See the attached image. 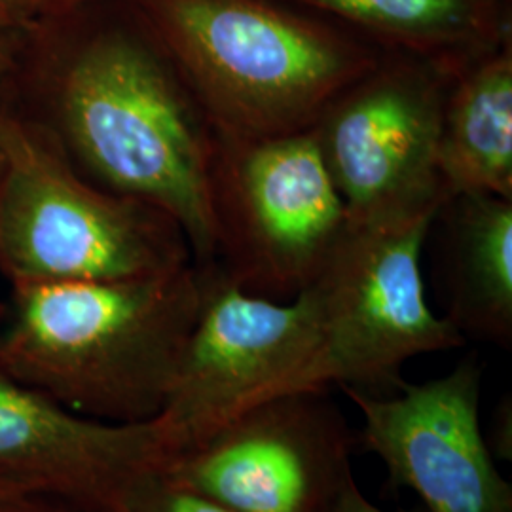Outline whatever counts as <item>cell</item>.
Wrapping results in <instances>:
<instances>
[{
	"mask_svg": "<svg viewBox=\"0 0 512 512\" xmlns=\"http://www.w3.org/2000/svg\"><path fill=\"white\" fill-rule=\"evenodd\" d=\"M202 300L196 266L128 281L21 287L0 374L109 423L162 414Z\"/></svg>",
	"mask_w": 512,
	"mask_h": 512,
	"instance_id": "obj_1",
	"label": "cell"
},
{
	"mask_svg": "<svg viewBox=\"0 0 512 512\" xmlns=\"http://www.w3.org/2000/svg\"><path fill=\"white\" fill-rule=\"evenodd\" d=\"M63 114L93 171L175 220L196 266L213 264L219 137L175 65L133 38H97L65 76Z\"/></svg>",
	"mask_w": 512,
	"mask_h": 512,
	"instance_id": "obj_2",
	"label": "cell"
},
{
	"mask_svg": "<svg viewBox=\"0 0 512 512\" xmlns=\"http://www.w3.org/2000/svg\"><path fill=\"white\" fill-rule=\"evenodd\" d=\"M175 67L217 137L308 131L382 59L264 0H164Z\"/></svg>",
	"mask_w": 512,
	"mask_h": 512,
	"instance_id": "obj_3",
	"label": "cell"
},
{
	"mask_svg": "<svg viewBox=\"0 0 512 512\" xmlns=\"http://www.w3.org/2000/svg\"><path fill=\"white\" fill-rule=\"evenodd\" d=\"M440 211L372 222H348L310 289L317 304L319 348L311 387L393 395L403 366L425 353L467 342L444 315L429 308L421 249Z\"/></svg>",
	"mask_w": 512,
	"mask_h": 512,
	"instance_id": "obj_4",
	"label": "cell"
},
{
	"mask_svg": "<svg viewBox=\"0 0 512 512\" xmlns=\"http://www.w3.org/2000/svg\"><path fill=\"white\" fill-rule=\"evenodd\" d=\"M0 164V255L21 287L143 279L188 264L175 220L92 190L16 129H0Z\"/></svg>",
	"mask_w": 512,
	"mask_h": 512,
	"instance_id": "obj_5",
	"label": "cell"
},
{
	"mask_svg": "<svg viewBox=\"0 0 512 512\" xmlns=\"http://www.w3.org/2000/svg\"><path fill=\"white\" fill-rule=\"evenodd\" d=\"M213 219V266L241 291L281 302L310 287L348 230L313 129L219 137Z\"/></svg>",
	"mask_w": 512,
	"mask_h": 512,
	"instance_id": "obj_6",
	"label": "cell"
},
{
	"mask_svg": "<svg viewBox=\"0 0 512 512\" xmlns=\"http://www.w3.org/2000/svg\"><path fill=\"white\" fill-rule=\"evenodd\" d=\"M196 268L202 279L200 310L158 416L173 456L255 404L313 389L311 368L319 348L310 287L281 302L241 291L213 264Z\"/></svg>",
	"mask_w": 512,
	"mask_h": 512,
	"instance_id": "obj_7",
	"label": "cell"
},
{
	"mask_svg": "<svg viewBox=\"0 0 512 512\" xmlns=\"http://www.w3.org/2000/svg\"><path fill=\"white\" fill-rule=\"evenodd\" d=\"M456 74L420 57L380 59L313 126L348 222L442 211L440 120Z\"/></svg>",
	"mask_w": 512,
	"mask_h": 512,
	"instance_id": "obj_8",
	"label": "cell"
},
{
	"mask_svg": "<svg viewBox=\"0 0 512 512\" xmlns=\"http://www.w3.org/2000/svg\"><path fill=\"white\" fill-rule=\"evenodd\" d=\"M357 448L329 389H300L245 410L164 473L234 512H336Z\"/></svg>",
	"mask_w": 512,
	"mask_h": 512,
	"instance_id": "obj_9",
	"label": "cell"
},
{
	"mask_svg": "<svg viewBox=\"0 0 512 512\" xmlns=\"http://www.w3.org/2000/svg\"><path fill=\"white\" fill-rule=\"evenodd\" d=\"M480 391L476 353L393 395L344 389L363 418L359 448L382 459L389 484L412 490L425 512H512V486L482 431Z\"/></svg>",
	"mask_w": 512,
	"mask_h": 512,
	"instance_id": "obj_10",
	"label": "cell"
},
{
	"mask_svg": "<svg viewBox=\"0 0 512 512\" xmlns=\"http://www.w3.org/2000/svg\"><path fill=\"white\" fill-rule=\"evenodd\" d=\"M171 456L160 418L93 420L0 374V482L80 511L116 512L131 486Z\"/></svg>",
	"mask_w": 512,
	"mask_h": 512,
	"instance_id": "obj_11",
	"label": "cell"
},
{
	"mask_svg": "<svg viewBox=\"0 0 512 512\" xmlns=\"http://www.w3.org/2000/svg\"><path fill=\"white\" fill-rule=\"evenodd\" d=\"M440 184L448 202L490 194L512 200V55H480L459 71L440 120Z\"/></svg>",
	"mask_w": 512,
	"mask_h": 512,
	"instance_id": "obj_12",
	"label": "cell"
},
{
	"mask_svg": "<svg viewBox=\"0 0 512 512\" xmlns=\"http://www.w3.org/2000/svg\"><path fill=\"white\" fill-rule=\"evenodd\" d=\"M446 260L444 315L461 336L512 346V200L458 196Z\"/></svg>",
	"mask_w": 512,
	"mask_h": 512,
	"instance_id": "obj_13",
	"label": "cell"
},
{
	"mask_svg": "<svg viewBox=\"0 0 512 512\" xmlns=\"http://www.w3.org/2000/svg\"><path fill=\"white\" fill-rule=\"evenodd\" d=\"M370 31L393 37L414 57L458 74L480 55L465 44L478 38L473 0H304Z\"/></svg>",
	"mask_w": 512,
	"mask_h": 512,
	"instance_id": "obj_14",
	"label": "cell"
},
{
	"mask_svg": "<svg viewBox=\"0 0 512 512\" xmlns=\"http://www.w3.org/2000/svg\"><path fill=\"white\" fill-rule=\"evenodd\" d=\"M116 512H234L217 501L177 484L164 467L141 476Z\"/></svg>",
	"mask_w": 512,
	"mask_h": 512,
	"instance_id": "obj_15",
	"label": "cell"
},
{
	"mask_svg": "<svg viewBox=\"0 0 512 512\" xmlns=\"http://www.w3.org/2000/svg\"><path fill=\"white\" fill-rule=\"evenodd\" d=\"M492 456L497 459H512V403L511 395L503 397L495 406L492 429L486 437Z\"/></svg>",
	"mask_w": 512,
	"mask_h": 512,
	"instance_id": "obj_16",
	"label": "cell"
},
{
	"mask_svg": "<svg viewBox=\"0 0 512 512\" xmlns=\"http://www.w3.org/2000/svg\"><path fill=\"white\" fill-rule=\"evenodd\" d=\"M0 512H84L71 503L50 494H29L0 497Z\"/></svg>",
	"mask_w": 512,
	"mask_h": 512,
	"instance_id": "obj_17",
	"label": "cell"
},
{
	"mask_svg": "<svg viewBox=\"0 0 512 512\" xmlns=\"http://www.w3.org/2000/svg\"><path fill=\"white\" fill-rule=\"evenodd\" d=\"M336 512H425V509L420 505V507H414V509L384 511V509H380L378 505H374V503L361 492V488L357 486L355 478H351L348 482V486H346V490H344V494H342V499H340V505H338Z\"/></svg>",
	"mask_w": 512,
	"mask_h": 512,
	"instance_id": "obj_18",
	"label": "cell"
},
{
	"mask_svg": "<svg viewBox=\"0 0 512 512\" xmlns=\"http://www.w3.org/2000/svg\"><path fill=\"white\" fill-rule=\"evenodd\" d=\"M29 492H31V490H27V488H21V486H16V484L0 482V497H10V495L29 494Z\"/></svg>",
	"mask_w": 512,
	"mask_h": 512,
	"instance_id": "obj_19",
	"label": "cell"
},
{
	"mask_svg": "<svg viewBox=\"0 0 512 512\" xmlns=\"http://www.w3.org/2000/svg\"><path fill=\"white\" fill-rule=\"evenodd\" d=\"M0 171H2V164H0Z\"/></svg>",
	"mask_w": 512,
	"mask_h": 512,
	"instance_id": "obj_20",
	"label": "cell"
}]
</instances>
